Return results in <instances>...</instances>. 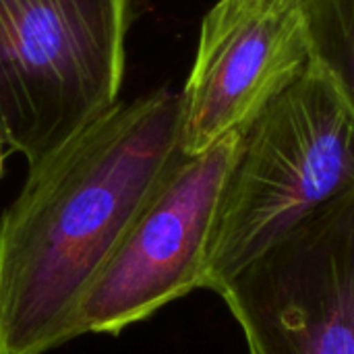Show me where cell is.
<instances>
[{
    "label": "cell",
    "instance_id": "obj_3",
    "mask_svg": "<svg viewBox=\"0 0 354 354\" xmlns=\"http://www.w3.org/2000/svg\"><path fill=\"white\" fill-rule=\"evenodd\" d=\"M133 0H0V147L35 168L120 102Z\"/></svg>",
    "mask_w": 354,
    "mask_h": 354
},
{
    "label": "cell",
    "instance_id": "obj_5",
    "mask_svg": "<svg viewBox=\"0 0 354 354\" xmlns=\"http://www.w3.org/2000/svg\"><path fill=\"white\" fill-rule=\"evenodd\" d=\"M216 295L249 354H354V187Z\"/></svg>",
    "mask_w": 354,
    "mask_h": 354
},
{
    "label": "cell",
    "instance_id": "obj_2",
    "mask_svg": "<svg viewBox=\"0 0 354 354\" xmlns=\"http://www.w3.org/2000/svg\"><path fill=\"white\" fill-rule=\"evenodd\" d=\"M354 187V112L311 58L245 131L205 261L203 288L224 282Z\"/></svg>",
    "mask_w": 354,
    "mask_h": 354
},
{
    "label": "cell",
    "instance_id": "obj_6",
    "mask_svg": "<svg viewBox=\"0 0 354 354\" xmlns=\"http://www.w3.org/2000/svg\"><path fill=\"white\" fill-rule=\"evenodd\" d=\"M311 62L301 0H218L180 91V151L245 131Z\"/></svg>",
    "mask_w": 354,
    "mask_h": 354
},
{
    "label": "cell",
    "instance_id": "obj_7",
    "mask_svg": "<svg viewBox=\"0 0 354 354\" xmlns=\"http://www.w3.org/2000/svg\"><path fill=\"white\" fill-rule=\"evenodd\" d=\"M311 58L332 77L354 112V0H301Z\"/></svg>",
    "mask_w": 354,
    "mask_h": 354
},
{
    "label": "cell",
    "instance_id": "obj_8",
    "mask_svg": "<svg viewBox=\"0 0 354 354\" xmlns=\"http://www.w3.org/2000/svg\"><path fill=\"white\" fill-rule=\"evenodd\" d=\"M2 151H4V149L0 147V174H2V158H4V156H2Z\"/></svg>",
    "mask_w": 354,
    "mask_h": 354
},
{
    "label": "cell",
    "instance_id": "obj_4",
    "mask_svg": "<svg viewBox=\"0 0 354 354\" xmlns=\"http://www.w3.org/2000/svg\"><path fill=\"white\" fill-rule=\"evenodd\" d=\"M241 139L243 131H236L203 153L176 158L85 292L77 336H118L203 288L220 201Z\"/></svg>",
    "mask_w": 354,
    "mask_h": 354
},
{
    "label": "cell",
    "instance_id": "obj_1",
    "mask_svg": "<svg viewBox=\"0 0 354 354\" xmlns=\"http://www.w3.org/2000/svg\"><path fill=\"white\" fill-rule=\"evenodd\" d=\"M180 153V93L162 87L29 170L0 218V354L77 338L85 292Z\"/></svg>",
    "mask_w": 354,
    "mask_h": 354
}]
</instances>
